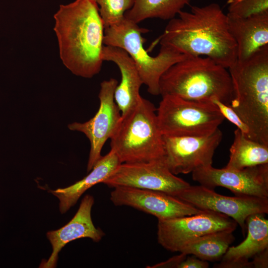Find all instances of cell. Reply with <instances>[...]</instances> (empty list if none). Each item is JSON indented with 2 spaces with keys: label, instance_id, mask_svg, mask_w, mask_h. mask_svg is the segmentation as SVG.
Wrapping results in <instances>:
<instances>
[{
  "label": "cell",
  "instance_id": "cell-1",
  "mask_svg": "<svg viewBox=\"0 0 268 268\" xmlns=\"http://www.w3.org/2000/svg\"><path fill=\"white\" fill-rule=\"evenodd\" d=\"M178 15L169 20L158 38L161 46L190 56L208 57L227 68L236 62V44L228 30L227 14L218 4L193 6Z\"/></svg>",
  "mask_w": 268,
  "mask_h": 268
},
{
  "label": "cell",
  "instance_id": "cell-2",
  "mask_svg": "<svg viewBox=\"0 0 268 268\" xmlns=\"http://www.w3.org/2000/svg\"><path fill=\"white\" fill-rule=\"evenodd\" d=\"M54 31L61 59L75 75L90 78L103 62L105 27L93 0H75L61 5L55 14Z\"/></svg>",
  "mask_w": 268,
  "mask_h": 268
},
{
  "label": "cell",
  "instance_id": "cell-3",
  "mask_svg": "<svg viewBox=\"0 0 268 268\" xmlns=\"http://www.w3.org/2000/svg\"><path fill=\"white\" fill-rule=\"evenodd\" d=\"M230 106L249 128V138L268 145V45L229 67Z\"/></svg>",
  "mask_w": 268,
  "mask_h": 268
},
{
  "label": "cell",
  "instance_id": "cell-4",
  "mask_svg": "<svg viewBox=\"0 0 268 268\" xmlns=\"http://www.w3.org/2000/svg\"><path fill=\"white\" fill-rule=\"evenodd\" d=\"M161 96L196 101L215 97L230 105L233 92L228 68L208 57L188 56L170 67L159 82Z\"/></svg>",
  "mask_w": 268,
  "mask_h": 268
},
{
  "label": "cell",
  "instance_id": "cell-5",
  "mask_svg": "<svg viewBox=\"0 0 268 268\" xmlns=\"http://www.w3.org/2000/svg\"><path fill=\"white\" fill-rule=\"evenodd\" d=\"M110 139L111 150L121 163L149 161L164 155L156 108L142 97L134 109L122 117Z\"/></svg>",
  "mask_w": 268,
  "mask_h": 268
},
{
  "label": "cell",
  "instance_id": "cell-6",
  "mask_svg": "<svg viewBox=\"0 0 268 268\" xmlns=\"http://www.w3.org/2000/svg\"><path fill=\"white\" fill-rule=\"evenodd\" d=\"M148 31L124 16L117 24L105 29L103 43L125 50L134 63L148 92L159 95V82L163 73L173 65L190 56L163 46L157 56H150L144 48L146 40L142 36Z\"/></svg>",
  "mask_w": 268,
  "mask_h": 268
},
{
  "label": "cell",
  "instance_id": "cell-7",
  "mask_svg": "<svg viewBox=\"0 0 268 268\" xmlns=\"http://www.w3.org/2000/svg\"><path fill=\"white\" fill-rule=\"evenodd\" d=\"M156 115L163 135L203 136L219 128L224 117L211 100L196 101L162 96Z\"/></svg>",
  "mask_w": 268,
  "mask_h": 268
},
{
  "label": "cell",
  "instance_id": "cell-8",
  "mask_svg": "<svg viewBox=\"0 0 268 268\" xmlns=\"http://www.w3.org/2000/svg\"><path fill=\"white\" fill-rule=\"evenodd\" d=\"M237 223L223 214L210 210L189 216L158 219L157 241L164 248L180 252L189 243L205 235L222 230L234 231Z\"/></svg>",
  "mask_w": 268,
  "mask_h": 268
},
{
  "label": "cell",
  "instance_id": "cell-9",
  "mask_svg": "<svg viewBox=\"0 0 268 268\" xmlns=\"http://www.w3.org/2000/svg\"><path fill=\"white\" fill-rule=\"evenodd\" d=\"M102 183L112 188L128 186L173 196L190 186L169 170L163 156L146 162L121 163Z\"/></svg>",
  "mask_w": 268,
  "mask_h": 268
},
{
  "label": "cell",
  "instance_id": "cell-10",
  "mask_svg": "<svg viewBox=\"0 0 268 268\" xmlns=\"http://www.w3.org/2000/svg\"><path fill=\"white\" fill-rule=\"evenodd\" d=\"M222 137L219 128L203 136L163 135V157L168 168L176 175L212 165L214 152Z\"/></svg>",
  "mask_w": 268,
  "mask_h": 268
},
{
  "label": "cell",
  "instance_id": "cell-11",
  "mask_svg": "<svg viewBox=\"0 0 268 268\" xmlns=\"http://www.w3.org/2000/svg\"><path fill=\"white\" fill-rule=\"evenodd\" d=\"M175 197L200 210L213 211L232 218L240 226L244 236L249 216L268 213V198L226 196L201 185H190Z\"/></svg>",
  "mask_w": 268,
  "mask_h": 268
},
{
  "label": "cell",
  "instance_id": "cell-12",
  "mask_svg": "<svg viewBox=\"0 0 268 268\" xmlns=\"http://www.w3.org/2000/svg\"><path fill=\"white\" fill-rule=\"evenodd\" d=\"M118 84L117 79L113 78L103 81L98 95L99 107L94 116L87 122H74L68 125L71 131L83 133L90 141L87 172L91 170L102 156L105 143L111 137L121 120V112L114 99Z\"/></svg>",
  "mask_w": 268,
  "mask_h": 268
},
{
  "label": "cell",
  "instance_id": "cell-13",
  "mask_svg": "<svg viewBox=\"0 0 268 268\" xmlns=\"http://www.w3.org/2000/svg\"><path fill=\"white\" fill-rule=\"evenodd\" d=\"M193 180L207 188H227L235 196L268 198V164L240 170L212 165L201 167L192 172Z\"/></svg>",
  "mask_w": 268,
  "mask_h": 268
},
{
  "label": "cell",
  "instance_id": "cell-14",
  "mask_svg": "<svg viewBox=\"0 0 268 268\" xmlns=\"http://www.w3.org/2000/svg\"><path fill=\"white\" fill-rule=\"evenodd\" d=\"M113 189L110 199L114 205L132 207L152 215L157 219L189 216L202 211L161 191L128 186Z\"/></svg>",
  "mask_w": 268,
  "mask_h": 268
},
{
  "label": "cell",
  "instance_id": "cell-15",
  "mask_svg": "<svg viewBox=\"0 0 268 268\" xmlns=\"http://www.w3.org/2000/svg\"><path fill=\"white\" fill-rule=\"evenodd\" d=\"M94 202V199L92 196H85L78 210L70 221L58 230L47 233L46 235L52 245L53 251L48 260L42 262L40 268H55L59 253L71 241L88 238L95 242H98L102 239L105 233L100 228H96L92 220L91 213Z\"/></svg>",
  "mask_w": 268,
  "mask_h": 268
},
{
  "label": "cell",
  "instance_id": "cell-16",
  "mask_svg": "<svg viewBox=\"0 0 268 268\" xmlns=\"http://www.w3.org/2000/svg\"><path fill=\"white\" fill-rule=\"evenodd\" d=\"M102 59L114 63L120 69L121 79L116 87L114 99L123 117L139 101L141 97L139 90L143 82L133 60L123 49L104 45Z\"/></svg>",
  "mask_w": 268,
  "mask_h": 268
},
{
  "label": "cell",
  "instance_id": "cell-17",
  "mask_svg": "<svg viewBox=\"0 0 268 268\" xmlns=\"http://www.w3.org/2000/svg\"><path fill=\"white\" fill-rule=\"evenodd\" d=\"M265 214L255 213L246 219L247 236L240 244L229 247L218 268H252L250 258L268 248V220Z\"/></svg>",
  "mask_w": 268,
  "mask_h": 268
},
{
  "label": "cell",
  "instance_id": "cell-18",
  "mask_svg": "<svg viewBox=\"0 0 268 268\" xmlns=\"http://www.w3.org/2000/svg\"><path fill=\"white\" fill-rule=\"evenodd\" d=\"M229 31L237 47V61L245 60L268 45V12L240 17L227 14Z\"/></svg>",
  "mask_w": 268,
  "mask_h": 268
},
{
  "label": "cell",
  "instance_id": "cell-19",
  "mask_svg": "<svg viewBox=\"0 0 268 268\" xmlns=\"http://www.w3.org/2000/svg\"><path fill=\"white\" fill-rule=\"evenodd\" d=\"M121 163L115 153L110 150L107 154L101 157L90 173L81 180L66 188L49 190L59 199L61 213H64L68 210L88 189L96 184L102 183Z\"/></svg>",
  "mask_w": 268,
  "mask_h": 268
},
{
  "label": "cell",
  "instance_id": "cell-20",
  "mask_svg": "<svg viewBox=\"0 0 268 268\" xmlns=\"http://www.w3.org/2000/svg\"><path fill=\"white\" fill-rule=\"evenodd\" d=\"M226 168L240 170L268 164V145L247 137L238 129L234 132Z\"/></svg>",
  "mask_w": 268,
  "mask_h": 268
},
{
  "label": "cell",
  "instance_id": "cell-21",
  "mask_svg": "<svg viewBox=\"0 0 268 268\" xmlns=\"http://www.w3.org/2000/svg\"><path fill=\"white\" fill-rule=\"evenodd\" d=\"M191 0H134L125 17L138 23L148 19L156 18L170 20L189 4Z\"/></svg>",
  "mask_w": 268,
  "mask_h": 268
},
{
  "label": "cell",
  "instance_id": "cell-22",
  "mask_svg": "<svg viewBox=\"0 0 268 268\" xmlns=\"http://www.w3.org/2000/svg\"><path fill=\"white\" fill-rule=\"evenodd\" d=\"M233 232L222 230L205 235L187 244L180 253L191 254L206 261H218L234 241Z\"/></svg>",
  "mask_w": 268,
  "mask_h": 268
},
{
  "label": "cell",
  "instance_id": "cell-23",
  "mask_svg": "<svg viewBox=\"0 0 268 268\" xmlns=\"http://www.w3.org/2000/svg\"><path fill=\"white\" fill-rule=\"evenodd\" d=\"M99 6V11L105 29L117 24L125 12L133 6L134 0H93Z\"/></svg>",
  "mask_w": 268,
  "mask_h": 268
},
{
  "label": "cell",
  "instance_id": "cell-24",
  "mask_svg": "<svg viewBox=\"0 0 268 268\" xmlns=\"http://www.w3.org/2000/svg\"><path fill=\"white\" fill-rule=\"evenodd\" d=\"M229 14L247 17L268 12V0H228Z\"/></svg>",
  "mask_w": 268,
  "mask_h": 268
},
{
  "label": "cell",
  "instance_id": "cell-25",
  "mask_svg": "<svg viewBox=\"0 0 268 268\" xmlns=\"http://www.w3.org/2000/svg\"><path fill=\"white\" fill-rule=\"evenodd\" d=\"M210 100L217 106L224 118H226L231 123L235 125L237 127V129L249 138L250 131L248 127L243 122L230 105L223 103L215 97L211 98Z\"/></svg>",
  "mask_w": 268,
  "mask_h": 268
},
{
  "label": "cell",
  "instance_id": "cell-26",
  "mask_svg": "<svg viewBox=\"0 0 268 268\" xmlns=\"http://www.w3.org/2000/svg\"><path fill=\"white\" fill-rule=\"evenodd\" d=\"M209 264L207 261L201 260L198 257L193 256L186 257L181 263L178 268H207Z\"/></svg>",
  "mask_w": 268,
  "mask_h": 268
},
{
  "label": "cell",
  "instance_id": "cell-27",
  "mask_svg": "<svg viewBox=\"0 0 268 268\" xmlns=\"http://www.w3.org/2000/svg\"><path fill=\"white\" fill-rule=\"evenodd\" d=\"M251 261L252 268H268V248L256 254Z\"/></svg>",
  "mask_w": 268,
  "mask_h": 268
},
{
  "label": "cell",
  "instance_id": "cell-28",
  "mask_svg": "<svg viewBox=\"0 0 268 268\" xmlns=\"http://www.w3.org/2000/svg\"><path fill=\"white\" fill-rule=\"evenodd\" d=\"M187 255L180 253V254L174 256L167 261L156 264L149 268H177L181 263L186 258Z\"/></svg>",
  "mask_w": 268,
  "mask_h": 268
}]
</instances>
